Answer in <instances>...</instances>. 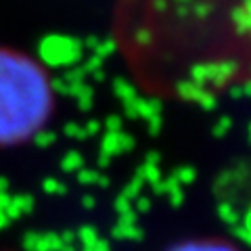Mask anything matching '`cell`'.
Returning a JSON list of instances; mask_svg holds the SVG:
<instances>
[{"label": "cell", "mask_w": 251, "mask_h": 251, "mask_svg": "<svg viewBox=\"0 0 251 251\" xmlns=\"http://www.w3.org/2000/svg\"><path fill=\"white\" fill-rule=\"evenodd\" d=\"M57 107L50 72L34 54L0 44V149L29 145L49 128Z\"/></svg>", "instance_id": "1"}, {"label": "cell", "mask_w": 251, "mask_h": 251, "mask_svg": "<svg viewBox=\"0 0 251 251\" xmlns=\"http://www.w3.org/2000/svg\"><path fill=\"white\" fill-rule=\"evenodd\" d=\"M166 251H243L237 243L222 234H191L174 241Z\"/></svg>", "instance_id": "2"}]
</instances>
